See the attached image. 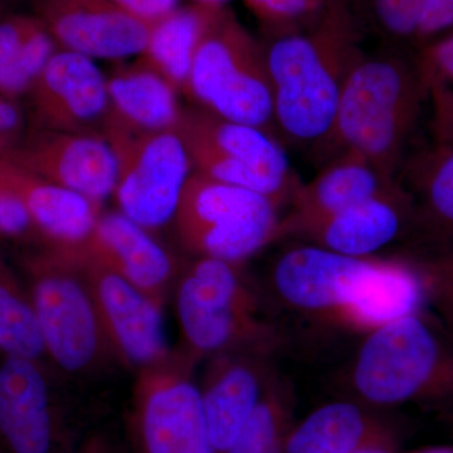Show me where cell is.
<instances>
[{
  "label": "cell",
  "mask_w": 453,
  "mask_h": 453,
  "mask_svg": "<svg viewBox=\"0 0 453 453\" xmlns=\"http://www.w3.org/2000/svg\"><path fill=\"white\" fill-rule=\"evenodd\" d=\"M268 286L283 309L319 326L363 335L427 306L421 280L402 257H348L314 244L277 256Z\"/></svg>",
  "instance_id": "1"
},
{
  "label": "cell",
  "mask_w": 453,
  "mask_h": 453,
  "mask_svg": "<svg viewBox=\"0 0 453 453\" xmlns=\"http://www.w3.org/2000/svg\"><path fill=\"white\" fill-rule=\"evenodd\" d=\"M362 38L348 0L309 28L267 37L273 120L291 142L325 145L330 138L349 74L365 53Z\"/></svg>",
  "instance_id": "2"
},
{
  "label": "cell",
  "mask_w": 453,
  "mask_h": 453,
  "mask_svg": "<svg viewBox=\"0 0 453 453\" xmlns=\"http://www.w3.org/2000/svg\"><path fill=\"white\" fill-rule=\"evenodd\" d=\"M345 386L374 408L422 403L453 411V333L426 308L380 325L363 338Z\"/></svg>",
  "instance_id": "3"
},
{
  "label": "cell",
  "mask_w": 453,
  "mask_h": 453,
  "mask_svg": "<svg viewBox=\"0 0 453 453\" xmlns=\"http://www.w3.org/2000/svg\"><path fill=\"white\" fill-rule=\"evenodd\" d=\"M428 95L417 62L411 64L395 52L363 53L349 74L325 145L360 155L387 177L396 179Z\"/></svg>",
  "instance_id": "4"
},
{
  "label": "cell",
  "mask_w": 453,
  "mask_h": 453,
  "mask_svg": "<svg viewBox=\"0 0 453 453\" xmlns=\"http://www.w3.org/2000/svg\"><path fill=\"white\" fill-rule=\"evenodd\" d=\"M181 353L199 363L217 354L256 350L275 356L288 333L267 318L242 265L195 258L181 267L174 288Z\"/></svg>",
  "instance_id": "5"
},
{
  "label": "cell",
  "mask_w": 453,
  "mask_h": 453,
  "mask_svg": "<svg viewBox=\"0 0 453 453\" xmlns=\"http://www.w3.org/2000/svg\"><path fill=\"white\" fill-rule=\"evenodd\" d=\"M16 265L31 295L47 360L59 375L94 377L116 360L88 285L70 258L40 244L20 253Z\"/></svg>",
  "instance_id": "6"
},
{
  "label": "cell",
  "mask_w": 453,
  "mask_h": 453,
  "mask_svg": "<svg viewBox=\"0 0 453 453\" xmlns=\"http://www.w3.org/2000/svg\"><path fill=\"white\" fill-rule=\"evenodd\" d=\"M184 94L226 120L267 131L275 124L264 44L229 9L205 33Z\"/></svg>",
  "instance_id": "7"
},
{
  "label": "cell",
  "mask_w": 453,
  "mask_h": 453,
  "mask_svg": "<svg viewBox=\"0 0 453 453\" xmlns=\"http://www.w3.org/2000/svg\"><path fill=\"white\" fill-rule=\"evenodd\" d=\"M280 205L253 190L193 172L175 211V234L193 258L242 265L280 238Z\"/></svg>",
  "instance_id": "8"
},
{
  "label": "cell",
  "mask_w": 453,
  "mask_h": 453,
  "mask_svg": "<svg viewBox=\"0 0 453 453\" xmlns=\"http://www.w3.org/2000/svg\"><path fill=\"white\" fill-rule=\"evenodd\" d=\"M177 131L193 170L268 196L281 207L300 181L270 131L226 120L202 107L181 110Z\"/></svg>",
  "instance_id": "9"
},
{
  "label": "cell",
  "mask_w": 453,
  "mask_h": 453,
  "mask_svg": "<svg viewBox=\"0 0 453 453\" xmlns=\"http://www.w3.org/2000/svg\"><path fill=\"white\" fill-rule=\"evenodd\" d=\"M103 133L118 164V211L149 232L173 222L193 170L177 129L138 133L106 120Z\"/></svg>",
  "instance_id": "10"
},
{
  "label": "cell",
  "mask_w": 453,
  "mask_h": 453,
  "mask_svg": "<svg viewBox=\"0 0 453 453\" xmlns=\"http://www.w3.org/2000/svg\"><path fill=\"white\" fill-rule=\"evenodd\" d=\"M196 365L178 350L138 372L134 416L142 453H216L193 378Z\"/></svg>",
  "instance_id": "11"
},
{
  "label": "cell",
  "mask_w": 453,
  "mask_h": 453,
  "mask_svg": "<svg viewBox=\"0 0 453 453\" xmlns=\"http://www.w3.org/2000/svg\"><path fill=\"white\" fill-rule=\"evenodd\" d=\"M73 262L88 285L116 360L135 371L168 362L163 309L130 282L73 247L49 246Z\"/></svg>",
  "instance_id": "12"
},
{
  "label": "cell",
  "mask_w": 453,
  "mask_h": 453,
  "mask_svg": "<svg viewBox=\"0 0 453 453\" xmlns=\"http://www.w3.org/2000/svg\"><path fill=\"white\" fill-rule=\"evenodd\" d=\"M25 98L35 129L103 133L110 112L107 77L95 59L61 49Z\"/></svg>",
  "instance_id": "13"
},
{
  "label": "cell",
  "mask_w": 453,
  "mask_h": 453,
  "mask_svg": "<svg viewBox=\"0 0 453 453\" xmlns=\"http://www.w3.org/2000/svg\"><path fill=\"white\" fill-rule=\"evenodd\" d=\"M4 157L50 183L91 201L112 196L118 164L104 133H73L27 127Z\"/></svg>",
  "instance_id": "14"
},
{
  "label": "cell",
  "mask_w": 453,
  "mask_h": 453,
  "mask_svg": "<svg viewBox=\"0 0 453 453\" xmlns=\"http://www.w3.org/2000/svg\"><path fill=\"white\" fill-rule=\"evenodd\" d=\"M58 375L50 363L0 356V451L55 452L59 440Z\"/></svg>",
  "instance_id": "15"
},
{
  "label": "cell",
  "mask_w": 453,
  "mask_h": 453,
  "mask_svg": "<svg viewBox=\"0 0 453 453\" xmlns=\"http://www.w3.org/2000/svg\"><path fill=\"white\" fill-rule=\"evenodd\" d=\"M286 235L348 257H375L396 241L416 242V210L410 193L399 183L333 216L288 226L281 238Z\"/></svg>",
  "instance_id": "16"
},
{
  "label": "cell",
  "mask_w": 453,
  "mask_h": 453,
  "mask_svg": "<svg viewBox=\"0 0 453 453\" xmlns=\"http://www.w3.org/2000/svg\"><path fill=\"white\" fill-rule=\"evenodd\" d=\"M31 7L58 49L92 59L140 56L150 32L113 0H31Z\"/></svg>",
  "instance_id": "17"
},
{
  "label": "cell",
  "mask_w": 453,
  "mask_h": 453,
  "mask_svg": "<svg viewBox=\"0 0 453 453\" xmlns=\"http://www.w3.org/2000/svg\"><path fill=\"white\" fill-rule=\"evenodd\" d=\"M94 259L164 309L180 273L177 259L121 211H103L81 244L71 246Z\"/></svg>",
  "instance_id": "18"
},
{
  "label": "cell",
  "mask_w": 453,
  "mask_h": 453,
  "mask_svg": "<svg viewBox=\"0 0 453 453\" xmlns=\"http://www.w3.org/2000/svg\"><path fill=\"white\" fill-rule=\"evenodd\" d=\"M273 356L234 350L208 357L199 384L211 446L226 453L257 407L275 371Z\"/></svg>",
  "instance_id": "19"
},
{
  "label": "cell",
  "mask_w": 453,
  "mask_h": 453,
  "mask_svg": "<svg viewBox=\"0 0 453 453\" xmlns=\"http://www.w3.org/2000/svg\"><path fill=\"white\" fill-rule=\"evenodd\" d=\"M0 183L25 205L40 244H81L103 213L100 203L50 183L4 157H0Z\"/></svg>",
  "instance_id": "20"
},
{
  "label": "cell",
  "mask_w": 453,
  "mask_h": 453,
  "mask_svg": "<svg viewBox=\"0 0 453 453\" xmlns=\"http://www.w3.org/2000/svg\"><path fill=\"white\" fill-rule=\"evenodd\" d=\"M375 408L356 399L321 405L292 426L285 453H356L395 449L396 434Z\"/></svg>",
  "instance_id": "21"
},
{
  "label": "cell",
  "mask_w": 453,
  "mask_h": 453,
  "mask_svg": "<svg viewBox=\"0 0 453 453\" xmlns=\"http://www.w3.org/2000/svg\"><path fill=\"white\" fill-rule=\"evenodd\" d=\"M368 160L351 151L340 153L308 184L300 183L291 196L292 210L281 219L280 238L288 226L325 219L384 195L398 186Z\"/></svg>",
  "instance_id": "22"
},
{
  "label": "cell",
  "mask_w": 453,
  "mask_h": 453,
  "mask_svg": "<svg viewBox=\"0 0 453 453\" xmlns=\"http://www.w3.org/2000/svg\"><path fill=\"white\" fill-rule=\"evenodd\" d=\"M107 120L138 133L177 129L181 107L178 89L144 58L121 65L107 77Z\"/></svg>",
  "instance_id": "23"
},
{
  "label": "cell",
  "mask_w": 453,
  "mask_h": 453,
  "mask_svg": "<svg viewBox=\"0 0 453 453\" xmlns=\"http://www.w3.org/2000/svg\"><path fill=\"white\" fill-rule=\"evenodd\" d=\"M403 188L416 210L414 244L453 241V146L440 144L412 160Z\"/></svg>",
  "instance_id": "24"
},
{
  "label": "cell",
  "mask_w": 453,
  "mask_h": 453,
  "mask_svg": "<svg viewBox=\"0 0 453 453\" xmlns=\"http://www.w3.org/2000/svg\"><path fill=\"white\" fill-rule=\"evenodd\" d=\"M222 9L196 3L175 9L151 27L140 57L184 94L203 38Z\"/></svg>",
  "instance_id": "25"
},
{
  "label": "cell",
  "mask_w": 453,
  "mask_h": 453,
  "mask_svg": "<svg viewBox=\"0 0 453 453\" xmlns=\"http://www.w3.org/2000/svg\"><path fill=\"white\" fill-rule=\"evenodd\" d=\"M58 46L33 14L0 17V94L19 103Z\"/></svg>",
  "instance_id": "26"
},
{
  "label": "cell",
  "mask_w": 453,
  "mask_h": 453,
  "mask_svg": "<svg viewBox=\"0 0 453 453\" xmlns=\"http://www.w3.org/2000/svg\"><path fill=\"white\" fill-rule=\"evenodd\" d=\"M0 356L47 362L31 295L16 262L0 251Z\"/></svg>",
  "instance_id": "27"
},
{
  "label": "cell",
  "mask_w": 453,
  "mask_h": 453,
  "mask_svg": "<svg viewBox=\"0 0 453 453\" xmlns=\"http://www.w3.org/2000/svg\"><path fill=\"white\" fill-rule=\"evenodd\" d=\"M295 404L292 384L275 369L251 418L226 453H285Z\"/></svg>",
  "instance_id": "28"
},
{
  "label": "cell",
  "mask_w": 453,
  "mask_h": 453,
  "mask_svg": "<svg viewBox=\"0 0 453 453\" xmlns=\"http://www.w3.org/2000/svg\"><path fill=\"white\" fill-rule=\"evenodd\" d=\"M402 257L421 280L432 312L453 333V241L416 244Z\"/></svg>",
  "instance_id": "29"
},
{
  "label": "cell",
  "mask_w": 453,
  "mask_h": 453,
  "mask_svg": "<svg viewBox=\"0 0 453 453\" xmlns=\"http://www.w3.org/2000/svg\"><path fill=\"white\" fill-rule=\"evenodd\" d=\"M363 35L371 32L390 46L419 42V0H348Z\"/></svg>",
  "instance_id": "30"
},
{
  "label": "cell",
  "mask_w": 453,
  "mask_h": 453,
  "mask_svg": "<svg viewBox=\"0 0 453 453\" xmlns=\"http://www.w3.org/2000/svg\"><path fill=\"white\" fill-rule=\"evenodd\" d=\"M267 37L315 25L338 0H244Z\"/></svg>",
  "instance_id": "31"
},
{
  "label": "cell",
  "mask_w": 453,
  "mask_h": 453,
  "mask_svg": "<svg viewBox=\"0 0 453 453\" xmlns=\"http://www.w3.org/2000/svg\"><path fill=\"white\" fill-rule=\"evenodd\" d=\"M0 237L17 242H38L35 226L25 205L0 183Z\"/></svg>",
  "instance_id": "32"
},
{
  "label": "cell",
  "mask_w": 453,
  "mask_h": 453,
  "mask_svg": "<svg viewBox=\"0 0 453 453\" xmlns=\"http://www.w3.org/2000/svg\"><path fill=\"white\" fill-rule=\"evenodd\" d=\"M417 65L428 88L434 83L453 85V33L423 50Z\"/></svg>",
  "instance_id": "33"
},
{
  "label": "cell",
  "mask_w": 453,
  "mask_h": 453,
  "mask_svg": "<svg viewBox=\"0 0 453 453\" xmlns=\"http://www.w3.org/2000/svg\"><path fill=\"white\" fill-rule=\"evenodd\" d=\"M27 127L28 121L19 103L0 94V157L18 144Z\"/></svg>",
  "instance_id": "34"
},
{
  "label": "cell",
  "mask_w": 453,
  "mask_h": 453,
  "mask_svg": "<svg viewBox=\"0 0 453 453\" xmlns=\"http://www.w3.org/2000/svg\"><path fill=\"white\" fill-rule=\"evenodd\" d=\"M452 27L453 0H419V42L440 35Z\"/></svg>",
  "instance_id": "35"
},
{
  "label": "cell",
  "mask_w": 453,
  "mask_h": 453,
  "mask_svg": "<svg viewBox=\"0 0 453 453\" xmlns=\"http://www.w3.org/2000/svg\"><path fill=\"white\" fill-rule=\"evenodd\" d=\"M131 17L153 27L180 7L179 0H113Z\"/></svg>",
  "instance_id": "36"
},
{
  "label": "cell",
  "mask_w": 453,
  "mask_h": 453,
  "mask_svg": "<svg viewBox=\"0 0 453 453\" xmlns=\"http://www.w3.org/2000/svg\"><path fill=\"white\" fill-rule=\"evenodd\" d=\"M229 0H193L196 4L207 5V7L225 8Z\"/></svg>",
  "instance_id": "37"
},
{
  "label": "cell",
  "mask_w": 453,
  "mask_h": 453,
  "mask_svg": "<svg viewBox=\"0 0 453 453\" xmlns=\"http://www.w3.org/2000/svg\"><path fill=\"white\" fill-rule=\"evenodd\" d=\"M17 0H0V17L8 13V9L16 3Z\"/></svg>",
  "instance_id": "38"
},
{
  "label": "cell",
  "mask_w": 453,
  "mask_h": 453,
  "mask_svg": "<svg viewBox=\"0 0 453 453\" xmlns=\"http://www.w3.org/2000/svg\"><path fill=\"white\" fill-rule=\"evenodd\" d=\"M419 453H453V447H434Z\"/></svg>",
  "instance_id": "39"
},
{
  "label": "cell",
  "mask_w": 453,
  "mask_h": 453,
  "mask_svg": "<svg viewBox=\"0 0 453 453\" xmlns=\"http://www.w3.org/2000/svg\"><path fill=\"white\" fill-rule=\"evenodd\" d=\"M356 453H395V449H369Z\"/></svg>",
  "instance_id": "40"
},
{
  "label": "cell",
  "mask_w": 453,
  "mask_h": 453,
  "mask_svg": "<svg viewBox=\"0 0 453 453\" xmlns=\"http://www.w3.org/2000/svg\"><path fill=\"white\" fill-rule=\"evenodd\" d=\"M452 414H453V411H452Z\"/></svg>",
  "instance_id": "41"
}]
</instances>
